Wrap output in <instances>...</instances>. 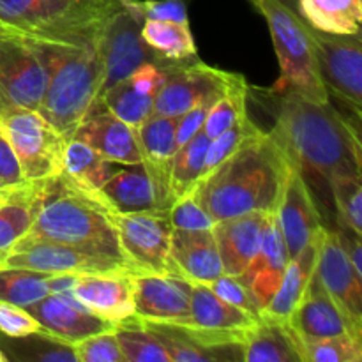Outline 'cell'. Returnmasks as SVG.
Listing matches in <instances>:
<instances>
[{"mask_svg":"<svg viewBox=\"0 0 362 362\" xmlns=\"http://www.w3.org/2000/svg\"><path fill=\"white\" fill-rule=\"evenodd\" d=\"M336 233H338V239L341 243L343 250H345L346 257H349L350 264H352L354 271L357 274L362 276V243L361 235L354 233L352 230L343 228V226H338L336 228Z\"/></svg>","mask_w":362,"mask_h":362,"instance_id":"50","label":"cell"},{"mask_svg":"<svg viewBox=\"0 0 362 362\" xmlns=\"http://www.w3.org/2000/svg\"><path fill=\"white\" fill-rule=\"evenodd\" d=\"M267 20L281 74L272 92H293L313 103H329L317 69L310 25L283 0H247Z\"/></svg>","mask_w":362,"mask_h":362,"instance_id":"5","label":"cell"},{"mask_svg":"<svg viewBox=\"0 0 362 362\" xmlns=\"http://www.w3.org/2000/svg\"><path fill=\"white\" fill-rule=\"evenodd\" d=\"M172 276L209 285L223 276L221 258L211 230H173L170 243Z\"/></svg>","mask_w":362,"mask_h":362,"instance_id":"23","label":"cell"},{"mask_svg":"<svg viewBox=\"0 0 362 362\" xmlns=\"http://www.w3.org/2000/svg\"><path fill=\"white\" fill-rule=\"evenodd\" d=\"M168 216L173 230H211L216 223L211 214L198 204L193 191L177 198L168 209Z\"/></svg>","mask_w":362,"mask_h":362,"instance_id":"44","label":"cell"},{"mask_svg":"<svg viewBox=\"0 0 362 362\" xmlns=\"http://www.w3.org/2000/svg\"><path fill=\"white\" fill-rule=\"evenodd\" d=\"M247 95L250 87L243 74L233 76L221 98L211 106L205 119L204 131L209 138H216L247 115Z\"/></svg>","mask_w":362,"mask_h":362,"instance_id":"36","label":"cell"},{"mask_svg":"<svg viewBox=\"0 0 362 362\" xmlns=\"http://www.w3.org/2000/svg\"><path fill=\"white\" fill-rule=\"evenodd\" d=\"M112 11L103 0H0V23L28 37L87 41Z\"/></svg>","mask_w":362,"mask_h":362,"instance_id":"6","label":"cell"},{"mask_svg":"<svg viewBox=\"0 0 362 362\" xmlns=\"http://www.w3.org/2000/svg\"><path fill=\"white\" fill-rule=\"evenodd\" d=\"M144 20L189 23L186 0H131Z\"/></svg>","mask_w":362,"mask_h":362,"instance_id":"47","label":"cell"},{"mask_svg":"<svg viewBox=\"0 0 362 362\" xmlns=\"http://www.w3.org/2000/svg\"><path fill=\"white\" fill-rule=\"evenodd\" d=\"M317 69L325 90L361 117L362 42L361 34H327L310 27Z\"/></svg>","mask_w":362,"mask_h":362,"instance_id":"12","label":"cell"},{"mask_svg":"<svg viewBox=\"0 0 362 362\" xmlns=\"http://www.w3.org/2000/svg\"><path fill=\"white\" fill-rule=\"evenodd\" d=\"M0 187H4V186H2V184H0Z\"/></svg>","mask_w":362,"mask_h":362,"instance_id":"55","label":"cell"},{"mask_svg":"<svg viewBox=\"0 0 362 362\" xmlns=\"http://www.w3.org/2000/svg\"><path fill=\"white\" fill-rule=\"evenodd\" d=\"M25 310L39 322L42 331L69 345H76L88 336L115 327L112 322L98 317L81 306L80 300L74 297L73 290L48 293Z\"/></svg>","mask_w":362,"mask_h":362,"instance_id":"17","label":"cell"},{"mask_svg":"<svg viewBox=\"0 0 362 362\" xmlns=\"http://www.w3.org/2000/svg\"><path fill=\"white\" fill-rule=\"evenodd\" d=\"M286 324L296 334L297 341H313V339L334 338L341 334H350L362 341V336L350 325L315 274L299 306L293 310Z\"/></svg>","mask_w":362,"mask_h":362,"instance_id":"22","label":"cell"},{"mask_svg":"<svg viewBox=\"0 0 362 362\" xmlns=\"http://www.w3.org/2000/svg\"><path fill=\"white\" fill-rule=\"evenodd\" d=\"M103 2H105L106 6L112 7V9H115V7L122 6V0H103Z\"/></svg>","mask_w":362,"mask_h":362,"instance_id":"52","label":"cell"},{"mask_svg":"<svg viewBox=\"0 0 362 362\" xmlns=\"http://www.w3.org/2000/svg\"><path fill=\"white\" fill-rule=\"evenodd\" d=\"M244 362H303L299 341L286 322L260 317L246 331Z\"/></svg>","mask_w":362,"mask_h":362,"instance_id":"27","label":"cell"},{"mask_svg":"<svg viewBox=\"0 0 362 362\" xmlns=\"http://www.w3.org/2000/svg\"><path fill=\"white\" fill-rule=\"evenodd\" d=\"M334 200L338 226L352 230L362 237V184L361 175L338 173L329 182Z\"/></svg>","mask_w":362,"mask_h":362,"instance_id":"39","label":"cell"},{"mask_svg":"<svg viewBox=\"0 0 362 362\" xmlns=\"http://www.w3.org/2000/svg\"><path fill=\"white\" fill-rule=\"evenodd\" d=\"M113 331L126 362H172L168 352L144 327L136 315L117 324Z\"/></svg>","mask_w":362,"mask_h":362,"instance_id":"38","label":"cell"},{"mask_svg":"<svg viewBox=\"0 0 362 362\" xmlns=\"http://www.w3.org/2000/svg\"><path fill=\"white\" fill-rule=\"evenodd\" d=\"M46 69L30 39L0 23V98L6 106L39 110Z\"/></svg>","mask_w":362,"mask_h":362,"instance_id":"11","label":"cell"},{"mask_svg":"<svg viewBox=\"0 0 362 362\" xmlns=\"http://www.w3.org/2000/svg\"><path fill=\"white\" fill-rule=\"evenodd\" d=\"M207 286L219 297V299L225 300V303L246 311L247 315H251V317L257 318V320L260 318V308L257 306V303L253 300L251 293L247 292L246 286H244L235 276L223 274L219 276L218 279L209 283Z\"/></svg>","mask_w":362,"mask_h":362,"instance_id":"45","label":"cell"},{"mask_svg":"<svg viewBox=\"0 0 362 362\" xmlns=\"http://www.w3.org/2000/svg\"><path fill=\"white\" fill-rule=\"evenodd\" d=\"M211 138L202 129L189 141L179 147L170 170V200L173 202L191 193L202 179ZM172 207V205H170Z\"/></svg>","mask_w":362,"mask_h":362,"instance_id":"33","label":"cell"},{"mask_svg":"<svg viewBox=\"0 0 362 362\" xmlns=\"http://www.w3.org/2000/svg\"><path fill=\"white\" fill-rule=\"evenodd\" d=\"M46 272L0 265V300L28 308L49 293Z\"/></svg>","mask_w":362,"mask_h":362,"instance_id":"37","label":"cell"},{"mask_svg":"<svg viewBox=\"0 0 362 362\" xmlns=\"http://www.w3.org/2000/svg\"><path fill=\"white\" fill-rule=\"evenodd\" d=\"M320 237H318L317 240H313V243L308 244L297 257L290 258L278 290H276V293L272 296V299L269 300L267 306L260 311V317L271 318V320L278 322L288 320V317L293 313V310L299 306L300 299L304 297V292H306L308 285H310L311 278H313L315 274Z\"/></svg>","mask_w":362,"mask_h":362,"instance_id":"26","label":"cell"},{"mask_svg":"<svg viewBox=\"0 0 362 362\" xmlns=\"http://www.w3.org/2000/svg\"><path fill=\"white\" fill-rule=\"evenodd\" d=\"M219 99V98H218ZM218 99H207V101H202L200 105H197L194 108L187 110L186 113L179 115L175 119V138L177 145L182 147L186 141H189L191 138L197 133H200L204 129L205 119L209 115V110L214 105Z\"/></svg>","mask_w":362,"mask_h":362,"instance_id":"48","label":"cell"},{"mask_svg":"<svg viewBox=\"0 0 362 362\" xmlns=\"http://www.w3.org/2000/svg\"><path fill=\"white\" fill-rule=\"evenodd\" d=\"M134 315L141 320L191 324L189 281L179 276L133 272Z\"/></svg>","mask_w":362,"mask_h":362,"instance_id":"16","label":"cell"},{"mask_svg":"<svg viewBox=\"0 0 362 362\" xmlns=\"http://www.w3.org/2000/svg\"><path fill=\"white\" fill-rule=\"evenodd\" d=\"M269 133L303 175L320 177L327 186L338 173L362 175L359 129L331 103L279 92L276 122Z\"/></svg>","mask_w":362,"mask_h":362,"instance_id":"1","label":"cell"},{"mask_svg":"<svg viewBox=\"0 0 362 362\" xmlns=\"http://www.w3.org/2000/svg\"><path fill=\"white\" fill-rule=\"evenodd\" d=\"M27 186V184H25ZM25 186H16V187H0V205H4L6 202H9L11 198L16 197Z\"/></svg>","mask_w":362,"mask_h":362,"instance_id":"51","label":"cell"},{"mask_svg":"<svg viewBox=\"0 0 362 362\" xmlns=\"http://www.w3.org/2000/svg\"><path fill=\"white\" fill-rule=\"evenodd\" d=\"M288 260V251H286L285 240H283L281 230H279L278 219H276V212H272L265 221L257 255L244 269L243 274L237 276V279L251 293L260 311L267 306L269 300L278 290Z\"/></svg>","mask_w":362,"mask_h":362,"instance_id":"21","label":"cell"},{"mask_svg":"<svg viewBox=\"0 0 362 362\" xmlns=\"http://www.w3.org/2000/svg\"><path fill=\"white\" fill-rule=\"evenodd\" d=\"M76 362H126L113 329L98 332L73 345Z\"/></svg>","mask_w":362,"mask_h":362,"instance_id":"43","label":"cell"},{"mask_svg":"<svg viewBox=\"0 0 362 362\" xmlns=\"http://www.w3.org/2000/svg\"><path fill=\"white\" fill-rule=\"evenodd\" d=\"M41 331L39 322L25 308L0 300V334L7 338H23Z\"/></svg>","mask_w":362,"mask_h":362,"instance_id":"46","label":"cell"},{"mask_svg":"<svg viewBox=\"0 0 362 362\" xmlns=\"http://www.w3.org/2000/svg\"><path fill=\"white\" fill-rule=\"evenodd\" d=\"M133 272H92L78 274L73 293L81 306L113 325L134 317Z\"/></svg>","mask_w":362,"mask_h":362,"instance_id":"20","label":"cell"},{"mask_svg":"<svg viewBox=\"0 0 362 362\" xmlns=\"http://www.w3.org/2000/svg\"><path fill=\"white\" fill-rule=\"evenodd\" d=\"M110 218L117 230L124 258L133 272L172 276L170 243L173 226L168 211L154 209L129 214L110 212Z\"/></svg>","mask_w":362,"mask_h":362,"instance_id":"9","label":"cell"},{"mask_svg":"<svg viewBox=\"0 0 362 362\" xmlns=\"http://www.w3.org/2000/svg\"><path fill=\"white\" fill-rule=\"evenodd\" d=\"M293 163L271 133L258 131L194 186L198 204L214 221L250 212H276Z\"/></svg>","mask_w":362,"mask_h":362,"instance_id":"2","label":"cell"},{"mask_svg":"<svg viewBox=\"0 0 362 362\" xmlns=\"http://www.w3.org/2000/svg\"><path fill=\"white\" fill-rule=\"evenodd\" d=\"M94 148L108 161L122 166L141 165V152L138 145L136 129L113 115L101 101H95L73 134Z\"/></svg>","mask_w":362,"mask_h":362,"instance_id":"18","label":"cell"},{"mask_svg":"<svg viewBox=\"0 0 362 362\" xmlns=\"http://www.w3.org/2000/svg\"><path fill=\"white\" fill-rule=\"evenodd\" d=\"M276 219L290 258L297 257L308 244L317 240L325 228L306 177L296 165L283 186Z\"/></svg>","mask_w":362,"mask_h":362,"instance_id":"15","label":"cell"},{"mask_svg":"<svg viewBox=\"0 0 362 362\" xmlns=\"http://www.w3.org/2000/svg\"><path fill=\"white\" fill-rule=\"evenodd\" d=\"M138 145L141 152V165L154 186L158 209L168 211L170 200V170L179 145L175 138V119L152 113L136 129Z\"/></svg>","mask_w":362,"mask_h":362,"instance_id":"19","label":"cell"},{"mask_svg":"<svg viewBox=\"0 0 362 362\" xmlns=\"http://www.w3.org/2000/svg\"><path fill=\"white\" fill-rule=\"evenodd\" d=\"M52 180L27 184L16 197L0 205V262L21 237L27 235L42 200L48 194Z\"/></svg>","mask_w":362,"mask_h":362,"instance_id":"29","label":"cell"},{"mask_svg":"<svg viewBox=\"0 0 362 362\" xmlns=\"http://www.w3.org/2000/svg\"><path fill=\"white\" fill-rule=\"evenodd\" d=\"M141 320V318H140ZM144 327L158 339L163 349L168 352L172 362H214L225 361L223 356L209 346L200 345L187 334L186 327L180 324H166V322L141 320Z\"/></svg>","mask_w":362,"mask_h":362,"instance_id":"35","label":"cell"},{"mask_svg":"<svg viewBox=\"0 0 362 362\" xmlns=\"http://www.w3.org/2000/svg\"><path fill=\"white\" fill-rule=\"evenodd\" d=\"M9 359H7L6 354H2V350H0V362H7Z\"/></svg>","mask_w":362,"mask_h":362,"instance_id":"53","label":"cell"},{"mask_svg":"<svg viewBox=\"0 0 362 362\" xmlns=\"http://www.w3.org/2000/svg\"><path fill=\"white\" fill-rule=\"evenodd\" d=\"M7 338V336H6ZM14 359L37 362H76L73 345L49 336L46 331L34 332L23 338H7Z\"/></svg>","mask_w":362,"mask_h":362,"instance_id":"40","label":"cell"},{"mask_svg":"<svg viewBox=\"0 0 362 362\" xmlns=\"http://www.w3.org/2000/svg\"><path fill=\"white\" fill-rule=\"evenodd\" d=\"M0 134L13 147L28 184L60 177L64 151L69 140L37 110L4 108L0 113Z\"/></svg>","mask_w":362,"mask_h":362,"instance_id":"7","label":"cell"},{"mask_svg":"<svg viewBox=\"0 0 362 362\" xmlns=\"http://www.w3.org/2000/svg\"><path fill=\"white\" fill-rule=\"evenodd\" d=\"M154 94H145L133 85L129 78L117 81L106 88L95 101H101L122 122L138 129L154 110Z\"/></svg>","mask_w":362,"mask_h":362,"instance_id":"34","label":"cell"},{"mask_svg":"<svg viewBox=\"0 0 362 362\" xmlns=\"http://www.w3.org/2000/svg\"><path fill=\"white\" fill-rule=\"evenodd\" d=\"M303 362H361L362 341L350 334L299 341Z\"/></svg>","mask_w":362,"mask_h":362,"instance_id":"41","label":"cell"},{"mask_svg":"<svg viewBox=\"0 0 362 362\" xmlns=\"http://www.w3.org/2000/svg\"><path fill=\"white\" fill-rule=\"evenodd\" d=\"M0 184L4 187H16L28 184L25 180L20 161H18L13 147L2 134H0Z\"/></svg>","mask_w":362,"mask_h":362,"instance_id":"49","label":"cell"},{"mask_svg":"<svg viewBox=\"0 0 362 362\" xmlns=\"http://www.w3.org/2000/svg\"><path fill=\"white\" fill-rule=\"evenodd\" d=\"M191 324L207 331H247L257 318L219 299L207 285L189 281Z\"/></svg>","mask_w":362,"mask_h":362,"instance_id":"30","label":"cell"},{"mask_svg":"<svg viewBox=\"0 0 362 362\" xmlns=\"http://www.w3.org/2000/svg\"><path fill=\"white\" fill-rule=\"evenodd\" d=\"M4 267H20L46 274H92V272H133L115 258L90 255L66 244L20 239L0 262Z\"/></svg>","mask_w":362,"mask_h":362,"instance_id":"13","label":"cell"},{"mask_svg":"<svg viewBox=\"0 0 362 362\" xmlns=\"http://www.w3.org/2000/svg\"><path fill=\"white\" fill-rule=\"evenodd\" d=\"M4 108H7V106H6V103H4V99L0 98V113L4 112Z\"/></svg>","mask_w":362,"mask_h":362,"instance_id":"54","label":"cell"},{"mask_svg":"<svg viewBox=\"0 0 362 362\" xmlns=\"http://www.w3.org/2000/svg\"><path fill=\"white\" fill-rule=\"evenodd\" d=\"M235 73L200 62L197 57L172 60L165 66V78L154 98V115L177 119L202 101L218 99Z\"/></svg>","mask_w":362,"mask_h":362,"instance_id":"10","label":"cell"},{"mask_svg":"<svg viewBox=\"0 0 362 362\" xmlns=\"http://www.w3.org/2000/svg\"><path fill=\"white\" fill-rule=\"evenodd\" d=\"M141 37L163 60H186L197 57V42L189 23L145 20Z\"/></svg>","mask_w":362,"mask_h":362,"instance_id":"32","label":"cell"},{"mask_svg":"<svg viewBox=\"0 0 362 362\" xmlns=\"http://www.w3.org/2000/svg\"><path fill=\"white\" fill-rule=\"evenodd\" d=\"M267 216L265 212H250L214 223L212 233L225 274L237 278L250 265L260 247Z\"/></svg>","mask_w":362,"mask_h":362,"instance_id":"24","label":"cell"},{"mask_svg":"<svg viewBox=\"0 0 362 362\" xmlns=\"http://www.w3.org/2000/svg\"><path fill=\"white\" fill-rule=\"evenodd\" d=\"M144 16L131 0H122V6L108 14L99 37V52L103 59V85L99 95L144 64L163 66L170 62L156 55L154 49L144 41Z\"/></svg>","mask_w":362,"mask_h":362,"instance_id":"8","label":"cell"},{"mask_svg":"<svg viewBox=\"0 0 362 362\" xmlns=\"http://www.w3.org/2000/svg\"><path fill=\"white\" fill-rule=\"evenodd\" d=\"M315 276L350 325L362 336V276L354 271L336 230L325 228L322 233Z\"/></svg>","mask_w":362,"mask_h":362,"instance_id":"14","label":"cell"},{"mask_svg":"<svg viewBox=\"0 0 362 362\" xmlns=\"http://www.w3.org/2000/svg\"><path fill=\"white\" fill-rule=\"evenodd\" d=\"M299 16L327 34H361L362 0H299Z\"/></svg>","mask_w":362,"mask_h":362,"instance_id":"31","label":"cell"},{"mask_svg":"<svg viewBox=\"0 0 362 362\" xmlns=\"http://www.w3.org/2000/svg\"><path fill=\"white\" fill-rule=\"evenodd\" d=\"M258 131H260V127H258L255 122H251L250 115H246L243 120H239L235 126L226 129L225 133H221L216 138H211V144H209V148H207V156H205V165H204L202 179L211 175V173L221 165V163H225L233 152L239 151V148L243 147V145L253 136V134H257Z\"/></svg>","mask_w":362,"mask_h":362,"instance_id":"42","label":"cell"},{"mask_svg":"<svg viewBox=\"0 0 362 362\" xmlns=\"http://www.w3.org/2000/svg\"><path fill=\"white\" fill-rule=\"evenodd\" d=\"M21 239L66 244L85 253L101 255L127 264L110 212L94 198L67 186L60 177L49 182L48 194L30 230Z\"/></svg>","mask_w":362,"mask_h":362,"instance_id":"4","label":"cell"},{"mask_svg":"<svg viewBox=\"0 0 362 362\" xmlns=\"http://www.w3.org/2000/svg\"><path fill=\"white\" fill-rule=\"evenodd\" d=\"M94 200L113 214L158 209L154 186L144 165L119 166V170L95 193Z\"/></svg>","mask_w":362,"mask_h":362,"instance_id":"25","label":"cell"},{"mask_svg":"<svg viewBox=\"0 0 362 362\" xmlns=\"http://www.w3.org/2000/svg\"><path fill=\"white\" fill-rule=\"evenodd\" d=\"M117 163L108 161L87 144L71 138L64 151V163L60 179L73 189L94 198L103 184L119 170Z\"/></svg>","mask_w":362,"mask_h":362,"instance_id":"28","label":"cell"},{"mask_svg":"<svg viewBox=\"0 0 362 362\" xmlns=\"http://www.w3.org/2000/svg\"><path fill=\"white\" fill-rule=\"evenodd\" d=\"M99 37L87 41L28 37L46 69V88L37 112L66 140L73 138L101 90Z\"/></svg>","mask_w":362,"mask_h":362,"instance_id":"3","label":"cell"}]
</instances>
